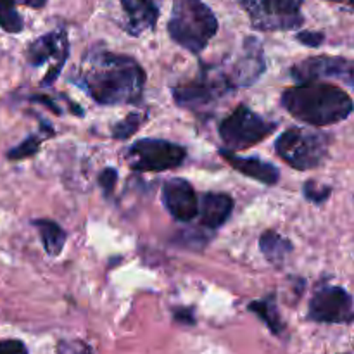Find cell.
<instances>
[{"label": "cell", "mask_w": 354, "mask_h": 354, "mask_svg": "<svg viewBox=\"0 0 354 354\" xmlns=\"http://www.w3.org/2000/svg\"><path fill=\"white\" fill-rule=\"evenodd\" d=\"M259 249H261L263 256L268 259L273 265H280L286 259V256L292 251V244L282 235L277 232H266L261 239H259Z\"/></svg>", "instance_id": "cell-18"}, {"label": "cell", "mask_w": 354, "mask_h": 354, "mask_svg": "<svg viewBox=\"0 0 354 354\" xmlns=\"http://www.w3.org/2000/svg\"><path fill=\"white\" fill-rule=\"evenodd\" d=\"M216 31V16L203 0H173L168 33L180 47L199 54Z\"/></svg>", "instance_id": "cell-3"}, {"label": "cell", "mask_w": 354, "mask_h": 354, "mask_svg": "<svg viewBox=\"0 0 354 354\" xmlns=\"http://www.w3.org/2000/svg\"><path fill=\"white\" fill-rule=\"evenodd\" d=\"M330 135L310 128H290L275 142L277 154L292 168L306 171L320 166L327 159Z\"/></svg>", "instance_id": "cell-4"}, {"label": "cell", "mask_w": 354, "mask_h": 354, "mask_svg": "<svg viewBox=\"0 0 354 354\" xmlns=\"http://www.w3.org/2000/svg\"><path fill=\"white\" fill-rule=\"evenodd\" d=\"M78 85L102 106H127L140 100L145 71L133 57L90 50L80 66Z\"/></svg>", "instance_id": "cell-1"}, {"label": "cell", "mask_w": 354, "mask_h": 354, "mask_svg": "<svg viewBox=\"0 0 354 354\" xmlns=\"http://www.w3.org/2000/svg\"><path fill=\"white\" fill-rule=\"evenodd\" d=\"M118 182V171L113 168H106L102 173L99 175V185L102 187L104 192L111 194L114 190V185Z\"/></svg>", "instance_id": "cell-24"}, {"label": "cell", "mask_w": 354, "mask_h": 354, "mask_svg": "<svg viewBox=\"0 0 354 354\" xmlns=\"http://www.w3.org/2000/svg\"><path fill=\"white\" fill-rule=\"evenodd\" d=\"M176 320H180V322H187V324H194V317H192V311H176Z\"/></svg>", "instance_id": "cell-27"}, {"label": "cell", "mask_w": 354, "mask_h": 354, "mask_svg": "<svg viewBox=\"0 0 354 354\" xmlns=\"http://www.w3.org/2000/svg\"><path fill=\"white\" fill-rule=\"evenodd\" d=\"M162 203L175 220L192 221L199 214V201L196 190L187 180L169 178L162 185Z\"/></svg>", "instance_id": "cell-13"}, {"label": "cell", "mask_w": 354, "mask_h": 354, "mask_svg": "<svg viewBox=\"0 0 354 354\" xmlns=\"http://www.w3.org/2000/svg\"><path fill=\"white\" fill-rule=\"evenodd\" d=\"M124 10V30L133 37H140L144 31L152 30L159 19L161 0H120Z\"/></svg>", "instance_id": "cell-14"}, {"label": "cell", "mask_w": 354, "mask_h": 354, "mask_svg": "<svg viewBox=\"0 0 354 354\" xmlns=\"http://www.w3.org/2000/svg\"><path fill=\"white\" fill-rule=\"evenodd\" d=\"M277 123L265 120L248 106H239L220 123V137L227 151H242L265 140L275 131Z\"/></svg>", "instance_id": "cell-5"}, {"label": "cell", "mask_w": 354, "mask_h": 354, "mask_svg": "<svg viewBox=\"0 0 354 354\" xmlns=\"http://www.w3.org/2000/svg\"><path fill=\"white\" fill-rule=\"evenodd\" d=\"M230 82L220 68H203L199 75L173 88V99L185 109H203L232 92Z\"/></svg>", "instance_id": "cell-7"}, {"label": "cell", "mask_w": 354, "mask_h": 354, "mask_svg": "<svg viewBox=\"0 0 354 354\" xmlns=\"http://www.w3.org/2000/svg\"><path fill=\"white\" fill-rule=\"evenodd\" d=\"M38 151H40V138H38L37 135H31V137H28L26 140L21 142L17 147L10 149L9 154H7V158L17 161V159L30 158V156L37 154Z\"/></svg>", "instance_id": "cell-21"}, {"label": "cell", "mask_w": 354, "mask_h": 354, "mask_svg": "<svg viewBox=\"0 0 354 354\" xmlns=\"http://www.w3.org/2000/svg\"><path fill=\"white\" fill-rule=\"evenodd\" d=\"M187 158L182 145L161 138H142L130 145L124 154L128 166L135 171H165L176 168Z\"/></svg>", "instance_id": "cell-8"}, {"label": "cell", "mask_w": 354, "mask_h": 354, "mask_svg": "<svg viewBox=\"0 0 354 354\" xmlns=\"http://www.w3.org/2000/svg\"><path fill=\"white\" fill-rule=\"evenodd\" d=\"M0 354H28V349L21 341L9 339V341H0Z\"/></svg>", "instance_id": "cell-26"}, {"label": "cell", "mask_w": 354, "mask_h": 354, "mask_svg": "<svg viewBox=\"0 0 354 354\" xmlns=\"http://www.w3.org/2000/svg\"><path fill=\"white\" fill-rule=\"evenodd\" d=\"M330 2H337V3H346V6L353 7V9H354V0H330Z\"/></svg>", "instance_id": "cell-29"}, {"label": "cell", "mask_w": 354, "mask_h": 354, "mask_svg": "<svg viewBox=\"0 0 354 354\" xmlns=\"http://www.w3.org/2000/svg\"><path fill=\"white\" fill-rule=\"evenodd\" d=\"M283 109L311 127H325L344 121L354 111L351 97L339 86L324 82L303 83L282 93Z\"/></svg>", "instance_id": "cell-2"}, {"label": "cell", "mask_w": 354, "mask_h": 354, "mask_svg": "<svg viewBox=\"0 0 354 354\" xmlns=\"http://www.w3.org/2000/svg\"><path fill=\"white\" fill-rule=\"evenodd\" d=\"M303 192L308 201H311L315 204H322L330 197L332 189L330 187H322L315 182H306L303 187Z\"/></svg>", "instance_id": "cell-23"}, {"label": "cell", "mask_w": 354, "mask_h": 354, "mask_svg": "<svg viewBox=\"0 0 354 354\" xmlns=\"http://www.w3.org/2000/svg\"><path fill=\"white\" fill-rule=\"evenodd\" d=\"M263 71H265V55H263L261 44L254 37L245 38L244 47L237 57L227 68H223L225 76L234 90L252 85L263 75Z\"/></svg>", "instance_id": "cell-12"}, {"label": "cell", "mask_w": 354, "mask_h": 354, "mask_svg": "<svg viewBox=\"0 0 354 354\" xmlns=\"http://www.w3.org/2000/svg\"><path fill=\"white\" fill-rule=\"evenodd\" d=\"M290 76L296 82H299V85L322 82V80L327 78H337L354 86V59L330 57V55L304 59V61L292 66Z\"/></svg>", "instance_id": "cell-10"}, {"label": "cell", "mask_w": 354, "mask_h": 354, "mask_svg": "<svg viewBox=\"0 0 354 354\" xmlns=\"http://www.w3.org/2000/svg\"><path fill=\"white\" fill-rule=\"evenodd\" d=\"M48 256H59L66 244V232L52 220H33Z\"/></svg>", "instance_id": "cell-17"}, {"label": "cell", "mask_w": 354, "mask_h": 354, "mask_svg": "<svg viewBox=\"0 0 354 354\" xmlns=\"http://www.w3.org/2000/svg\"><path fill=\"white\" fill-rule=\"evenodd\" d=\"M28 7H33V9H40L47 3V0H23Z\"/></svg>", "instance_id": "cell-28"}, {"label": "cell", "mask_w": 354, "mask_h": 354, "mask_svg": "<svg viewBox=\"0 0 354 354\" xmlns=\"http://www.w3.org/2000/svg\"><path fill=\"white\" fill-rule=\"evenodd\" d=\"M249 311L258 315L273 334L280 335L283 332V322L282 318H280L279 310H277L275 296H270L261 301H254V303L249 304Z\"/></svg>", "instance_id": "cell-19"}, {"label": "cell", "mask_w": 354, "mask_h": 354, "mask_svg": "<svg viewBox=\"0 0 354 354\" xmlns=\"http://www.w3.org/2000/svg\"><path fill=\"white\" fill-rule=\"evenodd\" d=\"M234 211V199L228 194L207 192L204 194L199 204V214L203 227L216 230L227 223Z\"/></svg>", "instance_id": "cell-16"}, {"label": "cell", "mask_w": 354, "mask_h": 354, "mask_svg": "<svg viewBox=\"0 0 354 354\" xmlns=\"http://www.w3.org/2000/svg\"><path fill=\"white\" fill-rule=\"evenodd\" d=\"M140 114H130V116H127L123 121H120V123H116L113 127L114 138L124 140V138L131 137L138 130V127H140Z\"/></svg>", "instance_id": "cell-22"}, {"label": "cell", "mask_w": 354, "mask_h": 354, "mask_svg": "<svg viewBox=\"0 0 354 354\" xmlns=\"http://www.w3.org/2000/svg\"><path fill=\"white\" fill-rule=\"evenodd\" d=\"M69 54L68 33L64 30L50 31L44 37L37 38L28 48V62L31 66H44L45 62H52L50 69L45 75L41 85L48 86L57 80L59 73L64 68V62Z\"/></svg>", "instance_id": "cell-11"}, {"label": "cell", "mask_w": 354, "mask_h": 354, "mask_svg": "<svg viewBox=\"0 0 354 354\" xmlns=\"http://www.w3.org/2000/svg\"><path fill=\"white\" fill-rule=\"evenodd\" d=\"M296 38L308 47H320L325 40L324 33H318V31H303V33H297Z\"/></svg>", "instance_id": "cell-25"}, {"label": "cell", "mask_w": 354, "mask_h": 354, "mask_svg": "<svg viewBox=\"0 0 354 354\" xmlns=\"http://www.w3.org/2000/svg\"><path fill=\"white\" fill-rule=\"evenodd\" d=\"M0 28L7 33H19L23 19L16 9V0H0Z\"/></svg>", "instance_id": "cell-20"}, {"label": "cell", "mask_w": 354, "mask_h": 354, "mask_svg": "<svg viewBox=\"0 0 354 354\" xmlns=\"http://www.w3.org/2000/svg\"><path fill=\"white\" fill-rule=\"evenodd\" d=\"M220 154L223 156V159L232 168L237 169L242 175L249 176V178L258 180V182L266 183V185H275L279 182L280 171L272 162L261 161L258 158H239V156H235L232 151H227V149H221Z\"/></svg>", "instance_id": "cell-15"}, {"label": "cell", "mask_w": 354, "mask_h": 354, "mask_svg": "<svg viewBox=\"0 0 354 354\" xmlns=\"http://www.w3.org/2000/svg\"><path fill=\"white\" fill-rule=\"evenodd\" d=\"M248 12L252 28L261 31H287L303 26L304 0H237Z\"/></svg>", "instance_id": "cell-6"}, {"label": "cell", "mask_w": 354, "mask_h": 354, "mask_svg": "<svg viewBox=\"0 0 354 354\" xmlns=\"http://www.w3.org/2000/svg\"><path fill=\"white\" fill-rule=\"evenodd\" d=\"M308 315H310V320L318 322V324H353L354 303L351 294L344 287H322L311 297Z\"/></svg>", "instance_id": "cell-9"}]
</instances>
